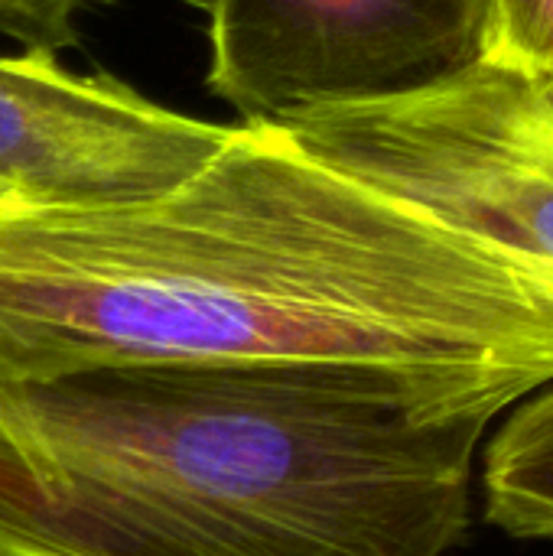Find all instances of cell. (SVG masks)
<instances>
[{"mask_svg": "<svg viewBox=\"0 0 553 556\" xmlns=\"http://www.w3.org/2000/svg\"><path fill=\"white\" fill-rule=\"evenodd\" d=\"M378 365L553 384V261L372 189L277 121L179 186L0 199V381L121 365Z\"/></svg>", "mask_w": 553, "mask_h": 556, "instance_id": "obj_1", "label": "cell"}, {"mask_svg": "<svg viewBox=\"0 0 553 556\" xmlns=\"http://www.w3.org/2000/svg\"><path fill=\"white\" fill-rule=\"evenodd\" d=\"M525 397L284 362L0 381V556H447Z\"/></svg>", "mask_w": 553, "mask_h": 556, "instance_id": "obj_2", "label": "cell"}, {"mask_svg": "<svg viewBox=\"0 0 553 556\" xmlns=\"http://www.w3.org/2000/svg\"><path fill=\"white\" fill-rule=\"evenodd\" d=\"M277 124L326 166L553 261V81L476 62L443 81Z\"/></svg>", "mask_w": 553, "mask_h": 556, "instance_id": "obj_3", "label": "cell"}, {"mask_svg": "<svg viewBox=\"0 0 553 556\" xmlns=\"http://www.w3.org/2000/svg\"><path fill=\"white\" fill-rule=\"evenodd\" d=\"M492 0H209V91L244 121L355 104L486 59Z\"/></svg>", "mask_w": 553, "mask_h": 556, "instance_id": "obj_4", "label": "cell"}, {"mask_svg": "<svg viewBox=\"0 0 553 556\" xmlns=\"http://www.w3.org/2000/svg\"><path fill=\"white\" fill-rule=\"evenodd\" d=\"M231 124L179 114L114 75H78L49 52L0 55V199L108 205L199 173Z\"/></svg>", "mask_w": 553, "mask_h": 556, "instance_id": "obj_5", "label": "cell"}, {"mask_svg": "<svg viewBox=\"0 0 553 556\" xmlns=\"http://www.w3.org/2000/svg\"><path fill=\"white\" fill-rule=\"evenodd\" d=\"M486 518L515 538H553V388L515 404L482 469Z\"/></svg>", "mask_w": 553, "mask_h": 556, "instance_id": "obj_6", "label": "cell"}, {"mask_svg": "<svg viewBox=\"0 0 553 556\" xmlns=\"http://www.w3.org/2000/svg\"><path fill=\"white\" fill-rule=\"evenodd\" d=\"M486 59L553 81V0H492Z\"/></svg>", "mask_w": 553, "mask_h": 556, "instance_id": "obj_7", "label": "cell"}, {"mask_svg": "<svg viewBox=\"0 0 553 556\" xmlns=\"http://www.w3.org/2000/svg\"><path fill=\"white\" fill-rule=\"evenodd\" d=\"M91 0H0V33L29 52L59 55L78 46L75 16Z\"/></svg>", "mask_w": 553, "mask_h": 556, "instance_id": "obj_8", "label": "cell"}]
</instances>
